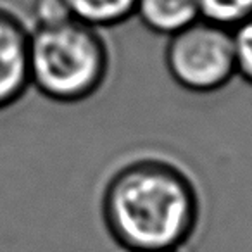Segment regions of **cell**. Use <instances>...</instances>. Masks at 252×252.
Returning <instances> with one entry per match:
<instances>
[{
	"label": "cell",
	"mask_w": 252,
	"mask_h": 252,
	"mask_svg": "<svg viewBox=\"0 0 252 252\" xmlns=\"http://www.w3.org/2000/svg\"><path fill=\"white\" fill-rule=\"evenodd\" d=\"M100 218L125 252L182 251L202 220V193L187 166L161 152H138L112 168Z\"/></svg>",
	"instance_id": "obj_1"
},
{
	"label": "cell",
	"mask_w": 252,
	"mask_h": 252,
	"mask_svg": "<svg viewBox=\"0 0 252 252\" xmlns=\"http://www.w3.org/2000/svg\"><path fill=\"white\" fill-rule=\"evenodd\" d=\"M102 30L66 16L30 28V85L57 104L94 97L111 73Z\"/></svg>",
	"instance_id": "obj_2"
},
{
	"label": "cell",
	"mask_w": 252,
	"mask_h": 252,
	"mask_svg": "<svg viewBox=\"0 0 252 252\" xmlns=\"http://www.w3.org/2000/svg\"><path fill=\"white\" fill-rule=\"evenodd\" d=\"M164 66L171 80L190 94H216L237 76L233 30L197 19L168 36Z\"/></svg>",
	"instance_id": "obj_3"
},
{
	"label": "cell",
	"mask_w": 252,
	"mask_h": 252,
	"mask_svg": "<svg viewBox=\"0 0 252 252\" xmlns=\"http://www.w3.org/2000/svg\"><path fill=\"white\" fill-rule=\"evenodd\" d=\"M30 88V26L0 7V111L18 104Z\"/></svg>",
	"instance_id": "obj_4"
},
{
	"label": "cell",
	"mask_w": 252,
	"mask_h": 252,
	"mask_svg": "<svg viewBox=\"0 0 252 252\" xmlns=\"http://www.w3.org/2000/svg\"><path fill=\"white\" fill-rule=\"evenodd\" d=\"M135 18L156 35L171 36L200 18L197 0H135Z\"/></svg>",
	"instance_id": "obj_5"
},
{
	"label": "cell",
	"mask_w": 252,
	"mask_h": 252,
	"mask_svg": "<svg viewBox=\"0 0 252 252\" xmlns=\"http://www.w3.org/2000/svg\"><path fill=\"white\" fill-rule=\"evenodd\" d=\"M71 18L98 30L114 28L135 14V0H61Z\"/></svg>",
	"instance_id": "obj_6"
},
{
	"label": "cell",
	"mask_w": 252,
	"mask_h": 252,
	"mask_svg": "<svg viewBox=\"0 0 252 252\" xmlns=\"http://www.w3.org/2000/svg\"><path fill=\"white\" fill-rule=\"evenodd\" d=\"M200 19L224 28H237L252 16V0H197Z\"/></svg>",
	"instance_id": "obj_7"
},
{
	"label": "cell",
	"mask_w": 252,
	"mask_h": 252,
	"mask_svg": "<svg viewBox=\"0 0 252 252\" xmlns=\"http://www.w3.org/2000/svg\"><path fill=\"white\" fill-rule=\"evenodd\" d=\"M237 76L252 85V16L233 28Z\"/></svg>",
	"instance_id": "obj_8"
},
{
	"label": "cell",
	"mask_w": 252,
	"mask_h": 252,
	"mask_svg": "<svg viewBox=\"0 0 252 252\" xmlns=\"http://www.w3.org/2000/svg\"><path fill=\"white\" fill-rule=\"evenodd\" d=\"M154 252H182V251H154Z\"/></svg>",
	"instance_id": "obj_9"
}]
</instances>
